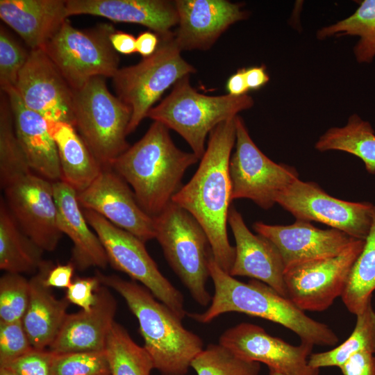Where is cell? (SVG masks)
<instances>
[{"label": "cell", "mask_w": 375, "mask_h": 375, "mask_svg": "<svg viewBox=\"0 0 375 375\" xmlns=\"http://www.w3.org/2000/svg\"><path fill=\"white\" fill-rule=\"evenodd\" d=\"M235 138V117L215 127L209 134L197 170L172 200L200 224L210 241L215 261L228 274L235 256L226 228L232 201L228 168Z\"/></svg>", "instance_id": "cell-1"}, {"label": "cell", "mask_w": 375, "mask_h": 375, "mask_svg": "<svg viewBox=\"0 0 375 375\" xmlns=\"http://www.w3.org/2000/svg\"><path fill=\"white\" fill-rule=\"evenodd\" d=\"M209 274L214 285L210 306L203 312L187 314L196 322L208 324L222 314L236 312L279 324L312 345L334 346L339 342L326 324L309 317L288 298L260 281L236 279L216 263L213 256Z\"/></svg>", "instance_id": "cell-2"}, {"label": "cell", "mask_w": 375, "mask_h": 375, "mask_svg": "<svg viewBox=\"0 0 375 375\" xmlns=\"http://www.w3.org/2000/svg\"><path fill=\"white\" fill-rule=\"evenodd\" d=\"M164 124L153 122L143 137L118 156L111 168L129 184L141 208L159 215L181 189L186 170L199 160L174 143Z\"/></svg>", "instance_id": "cell-3"}, {"label": "cell", "mask_w": 375, "mask_h": 375, "mask_svg": "<svg viewBox=\"0 0 375 375\" xmlns=\"http://www.w3.org/2000/svg\"><path fill=\"white\" fill-rule=\"evenodd\" d=\"M96 276L124 298L137 318L154 368L162 375H187L192 361L203 349L202 339L185 328L182 319L144 286L114 274L97 272Z\"/></svg>", "instance_id": "cell-4"}, {"label": "cell", "mask_w": 375, "mask_h": 375, "mask_svg": "<svg viewBox=\"0 0 375 375\" xmlns=\"http://www.w3.org/2000/svg\"><path fill=\"white\" fill-rule=\"evenodd\" d=\"M253 104V98L248 94L233 97L199 93L190 85V76H186L173 85L172 92L149 111L147 117L177 132L201 160L206 149L208 135L219 124Z\"/></svg>", "instance_id": "cell-5"}, {"label": "cell", "mask_w": 375, "mask_h": 375, "mask_svg": "<svg viewBox=\"0 0 375 375\" xmlns=\"http://www.w3.org/2000/svg\"><path fill=\"white\" fill-rule=\"evenodd\" d=\"M155 238L169 266L200 306L212 300L206 288L212 256L208 238L195 218L172 201L153 217Z\"/></svg>", "instance_id": "cell-6"}, {"label": "cell", "mask_w": 375, "mask_h": 375, "mask_svg": "<svg viewBox=\"0 0 375 375\" xmlns=\"http://www.w3.org/2000/svg\"><path fill=\"white\" fill-rule=\"evenodd\" d=\"M158 37V46L151 56L135 65L119 68L112 78L117 97L131 112L128 135L147 117L170 86L197 72L181 56L174 32Z\"/></svg>", "instance_id": "cell-7"}, {"label": "cell", "mask_w": 375, "mask_h": 375, "mask_svg": "<svg viewBox=\"0 0 375 375\" xmlns=\"http://www.w3.org/2000/svg\"><path fill=\"white\" fill-rule=\"evenodd\" d=\"M74 127L103 168L129 148L127 128L131 112L96 76L74 90Z\"/></svg>", "instance_id": "cell-8"}, {"label": "cell", "mask_w": 375, "mask_h": 375, "mask_svg": "<svg viewBox=\"0 0 375 375\" xmlns=\"http://www.w3.org/2000/svg\"><path fill=\"white\" fill-rule=\"evenodd\" d=\"M115 31L108 23L78 29L67 19L43 50L76 90L94 77L112 78L119 69V58L110 40Z\"/></svg>", "instance_id": "cell-9"}, {"label": "cell", "mask_w": 375, "mask_h": 375, "mask_svg": "<svg viewBox=\"0 0 375 375\" xmlns=\"http://www.w3.org/2000/svg\"><path fill=\"white\" fill-rule=\"evenodd\" d=\"M83 212L88 224L99 238L108 263L133 281L140 282L183 319L188 314L184 308L183 296L160 272L147 252L144 242L93 210L84 209Z\"/></svg>", "instance_id": "cell-10"}, {"label": "cell", "mask_w": 375, "mask_h": 375, "mask_svg": "<svg viewBox=\"0 0 375 375\" xmlns=\"http://www.w3.org/2000/svg\"><path fill=\"white\" fill-rule=\"evenodd\" d=\"M235 151L229 162L231 199H248L264 210L271 208L278 194L299 178L297 170L266 156L251 138L241 117H235Z\"/></svg>", "instance_id": "cell-11"}, {"label": "cell", "mask_w": 375, "mask_h": 375, "mask_svg": "<svg viewBox=\"0 0 375 375\" xmlns=\"http://www.w3.org/2000/svg\"><path fill=\"white\" fill-rule=\"evenodd\" d=\"M365 244L356 240L340 253L288 267L284 272L287 297L303 311H323L340 296Z\"/></svg>", "instance_id": "cell-12"}, {"label": "cell", "mask_w": 375, "mask_h": 375, "mask_svg": "<svg viewBox=\"0 0 375 375\" xmlns=\"http://www.w3.org/2000/svg\"><path fill=\"white\" fill-rule=\"evenodd\" d=\"M296 219L323 223L358 240H365L372 222L374 204L339 199L312 181L297 178L276 199Z\"/></svg>", "instance_id": "cell-13"}, {"label": "cell", "mask_w": 375, "mask_h": 375, "mask_svg": "<svg viewBox=\"0 0 375 375\" xmlns=\"http://www.w3.org/2000/svg\"><path fill=\"white\" fill-rule=\"evenodd\" d=\"M3 190L6 203L22 230L43 251H54L62 233L52 182L31 172Z\"/></svg>", "instance_id": "cell-14"}, {"label": "cell", "mask_w": 375, "mask_h": 375, "mask_svg": "<svg viewBox=\"0 0 375 375\" xmlns=\"http://www.w3.org/2000/svg\"><path fill=\"white\" fill-rule=\"evenodd\" d=\"M219 343L242 358L262 362L283 375L319 374V369L308 364L312 344L292 345L256 324L243 322L226 329Z\"/></svg>", "instance_id": "cell-15"}, {"label": "cell", "mask_w": 375, "mask_h": 375, "mask_svg": "<svg viewBox=\"0 0 375 375\" xmlns=\"http://www.w3.org/2000/svg\"><path fill=\"white\" fill-rule=\"evenodd\" d=\"M77 199L83 209L94 211L144 243L155 238L153 217L141 208L128 184L111 167L103 168L88 188L77 192Z\"/></svg>", "instance_id": "cell-16"}, {"label": "cell", "mask_w": 375, "mask_h": 375, "mask_svg": "<svg viewBox=\"0 0 375 375\" xmlns=\"http://www.w3.org/2000/svg\"><path fill=\"white\" fill-rule=\"evenodd\" d=\"M15 89L26 106L47 120L74 126V90L43 49L29 51Z\"/></svg>", "instance_id": "cell-17"}, {"label": "cell", "mask_w": 375, "mask_h": 375, "mask_svg": "<svg viewBox=\"0 0 375 375\" xmlns=\"http://www.w3.org/2000/svg\"><path fill=\"white\" fill-rule=\"evenodd\" d=\"M253 228L276 247L285 270L299 263L338 255L357 240L340 230L320 229L299 219L285 226L256 222Z\"/></svg>", "instance_id": "cell-18"}, {"label": "cell", "mask_w": 375, "mask_h": 375, "mask_svg": "<svg viewBox=\"0 0 375 375\" xmlns=\"http://www.w3.org/2000/svg\"><path fill=\"white\" fill-rule=\"evenodd\" d=\"M178 23L174 32L181 51L210 49L233 24L248 17L242 4L227 0H176Z\"/></svg>", "instance_id": "cell-19"}, {"label": "cell", "mask_w": 375, "mask_h": 375, "mask_svg": "<svg viewBox=\"0 0 375 375\" xmlns=\"http://www.w3.org/2000/svg\"><path fill=\"white\" fill-rule=\"evenodd\" d=\"M228 223L235 241V256L229 274L260 281L288 298L285 266L276 247L267 238L252 233L233 206L229 209Z\"/></svg>", "instance_id": "cell-20"}, {"label": "cell", "mask_w": 375, "mask_h": 375, "mask_svg": "<svg viewBox=\"0 0 375 375\" xmlns=\"http://www.w3.org/2000/svg\"><path fill=\"white\" fill-rule=\"evenodd\" d=\"M116 310L117 301L108 288L99 286L91 309L67 314L48 349L54 353L104 351Z\"/></svg>", "instance_id": "cell-21"}, {"label": "cell", "mask_w": 375, "mask_h": 375, "mask_svg": "<svg viewBox=\"0 0 375 375\" xmlns=\"http://www.w3.org/2000/svg\"><path fill=\"white\" fill-rule=\"evenodd\" d=\"M1 92L8 99L15 131L32 171L51 182L61 180L58 150L47 119L26 106L15 88Z\"/></svg>", "instance_id": "cell-22"}, {"label": "cell", "mask_w": 375, "mask_h": 375, "mask_svg": "<svg viewBox=\"0 0 375 375\" xmlns=\"http://www.w3.org/2000/svg\"><path fill=\"white\" fill-rule=\"evenodd\" d=\"M67 15H90L140 24L162 36L178 23L174 1L167 0H66Z\"/></svg>", "instance_id": "cell-23"}, {"label": "cell", "mask_w": 375, "mask_h": 375, "mask_svg": "<svg viewBox=\"0 0 375 375\" xmlns=\"http://www.w3.org/2000/svg\"><path fill=\"white\" fill-rule=\"evenodd\" d=\"M52 184L58 227L73 243L72 264L80 271L91 267H106V253L97 234L88 226L77 199V192L61 180Z\"/></svg>", "instance_id": "cell-24"}, {"label": "cell", "mask_w": 375, "mask_h": 375, "mask_svg": "<svg viewBox=\"0 0 375 375\" xmlns=\"http://www.w3.org/2000/svg\"><path fill=\"white\" fill-rule=\"evenodd\" d=\"M0 17L31 50L44 49L67 19L66 0H1Z\"/></svg>", "instance_id": "cell-25"}, {"label": "cell", "mask_w": 375, "mask_h": 375, "mask_svg": "<svg viewBox=\"0 0 375 375\" xmlns=\"http://www.w3.org/2000/svg\"><path fill=\"white\" fill-rule=\"evenodd\" d=\"M53 267L44 261L29 280L30 297L22 323L34 349L49 348L58 335L67 315L69 301L67 298L58 299L52 294L44 280Z\"/></svg>", "instance_id": "cell-26"}, {"label": "cell", "mask_w": 375, "mask_h": 375, "mask_svg": "<svg viewBox=\"0 0 375 375\" xmlns=\"http://www.w3.org/2000/svg\"><path fill=\"white\" fill-rule=\"evenodd\" d=\"M59 157L61 181L77 192L88 188L103 167L93 156L75 127L70 124L47 120Z\"/></svg>", "instance_id": "cell-27"}, {"label": "cell", "mask_w": 375, "mask_h": 375, "mask_svg": "<svg viewBox=\"0 0 375 375\" xmlns=\"http://www.w3.org/2000/svg\"><path fill=\"white\" fill-rule=\"evenodd\" d=\"M44 251L19 227L5 199L0 201V269L6 273L36 272Z\"/></svg>", "instance_id": "cell-28"}, {"label": "cell", "mask_w": 375, "mask_h": 375, "mask_svg": "<svg viewBox=\"0 0 375 375\" xmlns=\"http://www.w3.org/2000/svg\"><path fill=\"white\" fill-rule=\"evenodd\" d=\"M356 10L348 17L317 31L316 37L324 40L331 37L358 36L353 48L356 60L371 62L375 56V0H363Z\"/></svg>", "instance_id": "cell-29"}, {"label": "cell", "mask_w": 375, "mask_h": 375, "mask_svg": "<svg viewBox=\"0 0 375 375\" xmlns=\"http://www.w3.org/2000/svg\"><path fill=\"white\" fill-rule=\"evenodd\" d=\"M375 290V204L369 232L341 296L348 310L357 315L372 300Z\"/></svg>", "instance_id": "cell-30"}, {"label": "cell", "mask_w": 375, "mask_h": 375, "mask_svg": "<svg viewBox=\"0 0 375 375\" xmlns=\"http://www.w3.org/2000/svg\"><path fill=\"white\" fill-rule=\"evenodd\" d=\"M105 351L110 375H150L154 365L144 347L136 344L127 331L114 322Z\"/></svg>", "instance_id": "cell-31"}, {"label": "cell", "mask_w": 375, "mask_h": 375, "mask_svg": "<svg viewBox=\"0 0 375 375\" xmlns=\"http://www.w3.org/2000/svg\"><path fill=\"white\" fill-rule=\"evenodd\" d=\"M356 317L355 328L348 339L330 351L311 353L308 358L310 366L317 369L340 367L355 353L361 351L375 353V311L372 300Z\"/></svg>", "instance_id": "cell-32"}, {"label": "cell", "mask_w": 375, "mask_h": 375, "mask_svg": "<svg viewBox=\"0 0 375 375\" xmlns=\"http://www.w3.org/2000/svg\"><path fill=\"white\" fill-rule=\"evenodd\" d=\"M33 172L17 138L7 95L0 98V184L3 189L15 180Z\"/></svg>", "instance_id": "cell-33"}, {"label": "cell", "mask_w": 375, "mask_h": 375, "mask_svg": "<svg viewBox=\"0 0 375 375\" xmlns=\"http://www.w3.org/2000/svg\"><path fill=\"white\" fill-rule=\"evenodd\" d=\"M197 375H259L258 362L247 360L222 344H210L193 359Z\"/></svg>", "instance_id": "cell-34"}, {"label": "cell", "mask_w": 375, "mask_h": 375, "mask_svg": "<svg viewBox=\"0 0 375 375\" xmlns=\"http://www.w3.org/2000/svg\"><path fill=\"white\" fill-rule=\"evenodd\" d=\"M30 283L19 274L6 273L0 278V322L22 318L29 303Z\"/></svg>", "instance_id": "cell-35"}, {"label": "cell", "mask_w": 375, "mask_h": 375, "mask_svg": "<svg viewBox=\"0 0 375 375\" xmlns=\"http://www.w3.org/2000/svg\"><path fill=\"white\" fill-rule=\"evenodd\" d=\"M51 373L52 375L110 374L106 351L53 353Z\"/></svg>", "instance_id": "cell-36"}, {"label": "cell", "mask_w": 375, "mask_h": 375, "mask_svg": "<svg viewBox=\"0 0 375 375\" xmlns=\"http://www.w3.org/2000/svg\"><path fill=\"white\" fill-rule=\"evenodd\" d=\"M29 52L16 41L4 26H0L1 90L16 87L19 72L26 62Z\"/></svg>", "instance_id": "cell-37"}, {"label": "cell", "mask_w": 375, "mask_h": 375, "mask_svg": "<svg viewBox=\"0 0 375 375\" xmlns=\"http://www.w3.org/2000/svg\"><path fill=\"white\" fill-rule=\"evenodd\" d=\"M22 320L0 322V367L33 350Z\"/></svg>", "instance_id": "cell-38"}, {"label": "cell", "mask_w": 375, "mask_h": 375, "mask_svg": "<svg viewBox=\"0 0 375 375\" xmlns=\"http://www.w3.org/2000/svg\"><path fill=\"white\" fill-rule=\"evenodd\" d=\"M53 353L49 349H33L6 367L17 375H52Z\"/></svg>", "instance_id": "cell-39"}, {"label": "cell", "mask_w": 375, "mask_h": 375, "mask_svg": "<svg viewBox=\"0 0 375 375\" xmlns=\"http://www.w3.org/2000/svg\"><path fill=\"white\" fill-rule=\"evenodd\" d=\"M100 281L94 277L76 278L67 288L66 298L84 310H90L96 301V291Z\"/></svg>", "instance_id": "cell-40"}, {"label": "cell", "mask_w": 375, "mask_h": 375, "mask_svg": "<svg viewBox=\"0 0 375 375\" xmlns=\"http://www.w3.org/2000/svg\"><path fill=\"white\" fill-rule=\"evenodd\" d=\"M340 368L343 375H375V356L369 351L358 352Z\"/></svg>", "instance_id": "cell-41"}, {"label": "cell", "mask_w": 375, "mask_h": 375, "mask_svg": "<svg viewBox=\"0 0 375 375\" xmlns=\"http://www.w3.org/2000/svg\"><path fill=\"white\" fill-rule=\"evenodd\" d=\"M74 268L72 262L53 266L44 280L45 285L50 288H67L72 283V278Z\"/></svg>", "instance_id": "cell-42"}, {"label": "cell", "mask_w": 375, "mask_h": 375, "mask_svg": "<svg viewBox=\"0 0 375 375\" xmlns=\"http://www.w3.org/2000/svg\"><path fill=\"white\" fill-rule=\"evenodd\" d=\"M114 49L122 54H132L137 52L136 38L131 34L116 30L110 38Z\"/></svg>", "instance_id": "cell-43"}, {"label": "cell", "mask_w": 375, "mask_h": 375, "mask_svg": "<svg viewBox=\"0 0 375 375\" xmlns=\"http://www.w3.org/2000/svg\"><path fill=\"white\" fill-rule=\"evenodd\" d=\"M159 44L158 35L152 31H144L136 38V50L143 58L151 56Z\"/></svg>", "instance_id": "cell-44"}, {"label": "cell", "mask_w": 375, "mask_h": 375, "mask_svg": "<svg viewBox=\"0 0 375 375\" xmlns=\"http://www.w3.org/2000/svg\"><path fill=\"white\" fill-rule=\"evenodd\" d=\"M245 78L249 90H258L269 81L264 65L245 68Z\"/></svg>", "instance_id": "cell-45"}, {"label": "cell", "mask_w": 375, "mask_h": 375, "mask_svg": "<svg viewBox=\"0 0 375 375\" xmlns=\"http://www.w3.org/2000/svg\"><path fill=\"white\" fill-rule=\"evenodd\" d=\"M226 88L228 94L233 97H240L247 94V93L249 90L245 78V68L239 69L229 77Z\"/></svg>", "instance_id": "cell-46"}, {"label": "cell", "mask_w": 375, "mask_h": 375, "mask_svg": "<svg viewBox=\"0 0 375 375\" xmlns=\"http://www.w3.org/2000/svg\"><path fill=\"white\" fill-rule=\"evenodd\" d=\"M0 375H17L6 367H0Z\"/></svg>", "instance_id": "cell-47"}, {"label": "cell", "mask_w": 375, "mask_h": 375, "mask_svg": "<svg viewBox=\"0 0 375 375\" xmlns=\"http://www.w3.org/2000/svg\"><path fill=\"white\" fill-rule=\"evenodd\" d=\"M269 375H283L273 369H269Z\"/></svg>", "instance_id": "cell-48"}, {"label": "cell", "mask_w": 375, "mask_h": 375, "mask_svg": "<svg viewBox=\"0 0 375 375\" xmlns=\"http://www.w3.org/2000/svg\"><path fill=\"white\" fill-rule=\"evenodd\" d=\"M103 375H110V374H103Z\"/></svg>", "instance_id": "cell-49"}]
</instances>
